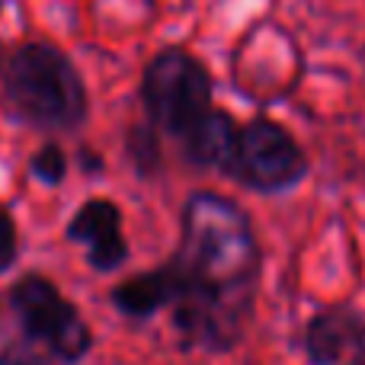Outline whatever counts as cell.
<instances>
[{"label":"cell","mask_w":365,"mask_h":365,"mask_svg":"<svg viewBox=\"0 0 365 365\" xmlns=\"http://www.w3.org/2000/svg\"><path fill=\"white\" fill-rule=\"evenodd\" d=\"M0 365H45V359L38 353H32L29 346H10L0 356Z\"/></svg>","instance_id":"cell-13"},{"label":"cell","mask_w":365,"mask_h":365,"mask_svg":"<svg viewBox=\"0 0 365 365\" xmlns=\"http://www.w3.org/2000/svg\"><path fill=\"white\" fill-rule=\"evenodd\" d=\"M237 138H240V125L231 113L225 109H208L186 135H182V154L192 167L202 170H218L225 177H231L234 167V154H237Z\"/></svg>","instance_id":"cell-8"},{"label":"cell","mask_w":365,"mask_h":365,"mask_svg":"<svg viewBox=\"0 0 365 365\" xmlns=\"http://www.w3.org/2000/svg\"><path fill=\"white\" fill-rule=\"evenodd\" d=\"M68 240L87 247V263L96 272H115L125 266L128 244L122 237V208L113 199H87L64 227Z\"/></svg>","instance_id":"cell-7"},{"label":"cell","mask_w":365,"mask_h":365,"mask_svg":"<svg viewBox=\"0 0 365 365\" xmlns=\"http://www.w3.org/2000/svg\"><path fill=\"white\" fill-rule=\"evenodd\" d=\"M109 298H113L119 314L148 321L158 311L173 304V298H177V279H173L170 266L164 263L158 269H145V272H135V276L122 279Z\"/></svg>","instance_id":"cell-9"},{"label":"cell","mask_w":365,"mask_h":365,"mask_svg":"<svg viewBox=\"0 0 365 365\" xmlns=\"http://www.w3.org/2000/svg\"><path fill=\"white\" fill-rule=\"evenodd\" d=\"M29 173L42 180L45 186H61V180L68 177V158H64L61 145L45 141L42 148H36V154L29 158Z\"/></svg>","instance_id":"cell-11"},{"label":"cell","mask_w":365,"mask_h":365,"mask_svg":"<svg viewBox=\"0 0 365 365\" xmlns=\"http://www.w3.org/2000/svg\"><path fill=\"white\" fill-rule=\"evenodd\" d=\"M177 279L170 321L186 349L231 353L253 317L263 253L234 199L199 189L182 202L180 244L167 259Z\"/></svg>","instance_id":"cell-1"},{"label":"cell","mask_w":365,"mask_h":365,"mask_svg":"<svg viewBox=\"0 0 365 365\" xmlns=\"http://www.w3.org/2000/svg\"><path fill=\"white\" fill-rule=\"evenodd\" d=\"M362 365H365V362H362Z\"/></svg>","instance_id":"cell-16"},{"label":"cell","mask_w":365,"mask_h":365,"mask_svg":"<svg viewBox=\"0 0 365 365\" xmlns=\"http://www.w3.org/2000/svg\"><path fill=\"white\" fill-rule=\"evenodd\" d=\"M10 311L16 314L26 340L38 343L51 359L77 365L93 349V334L81 317V311L42 272H26L13 282Z\"/></svg>","instance_id":"cell-4"},{"label":"cell","mask_w":365,"mask_h":365,"mask_svg":"<svg viewBox=\"0 0 365 365\" xmlns=\"http://www.w3.org/2000/svg\"><path fill=\"white\" fill-rule=\"evenodd\" d=\"M0 83L13 115L42 132H74L87 122V87L71 58L51 42L19 45L6 58Z\"/></svg>","instance_id":"cell-2"},{"label":"cell","mask_w":365,"mask_h":365,"mask_svg":"<svg viewBox=\"0 0 365 365\" xmlns=\"http://www.w3.org/2000/svg\"><path fill=\"white\" fill-rule=\"evenodd\" d=\"M308 365H362L365 314L353 304H330L311 314L304 327Z\"/></svg>","instance_id":"cell-6"},{"label":"cell","mask_w":365,"mask_h":365,"mask_svg":"<svg viewBox=\"0 0 365 365\" xmlns=\"http://www.w3.org/2000/svg\"><path fill=\"white\" fill-rule=\"evenodd\" d=\"M308 177V158L285 125L257 115L240 125L237 154H234L231 180L263 195H279L295 189Z\"/></svg>","instance_id":"cell-5"},{"label":"cell","mask_w":365,"mask_h":365,"mask_svg":"<svg viewBox=\"0 0 365 365\" xmlns=\"http://www.w3.org/2000/svg\"><path fill=\"white\" fill-rule=\"evenodd\" d=\"M215 83L208 68L186 48H164L141 74V106L160 135L182 138L212 109Z\"/></svg>","instance_id":"cell-3"},{"label":"cell","mask_w":365,"mask_h":365,"mask_svg":"<svg viewBox=\"0 0 365 365\" xmlns=\"http://www.w3.org/2000/svg\"><path fill=\"white\" fill-rule=\"evenodd\" d=\"M77 164H81V170L83 173H103V158L96 151H90V148H81V151H77Z\"/></svg>","instance_id":"cell-14"},{"label":"cell","mask_w":365,"mask_h":365,"mask_svg":"<svg viewBox=\"0 0 365 365\" xmlns=\"http://www.w3.org/2000/svg\"><path fill=\"white\" fill-rule=\"evenodd\" d=\"M16 253H19L16 225H13V215L0 205V272H6L16 263Z\"/></svg>","instance_id":"cell-12"},{"label":"cell","mask_w":365,"mask_h":365,"mask_svg":"<svg viewBox=\"0 0 365 365\" xmlns=\"http://www.w3.org/2000/svg\"><path fill=\"white\" fill-rule=\"evenodd\" d=\"M125 154L132 160V167L138 170V177L151 180L160 173L164 167V151H160V132L151 125V122H138L125 132Z\"/></svg>","instance_id":"cell-10"},{"label":"cell","mask_w":365,"mask_h":365,"mask_svg":"<svg viewBox=\"0 0 365 365\" xmlns=\"http://www.w3.org/2000/svg\"><path fill=\"white\" fill-rule=\"evenodd\" d=\"M6 58H10V55H4V42H0V81H4V68H6Z\"/></svg>","instance_id":"cell-15"}]
</instances>
